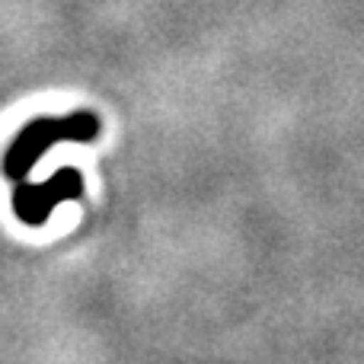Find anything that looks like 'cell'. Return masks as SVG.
Masks as SVG:
<instances>
[{
    "label": "cell",
    "mask_w": 364,
    "mask_h": 364,
    "mask_svg": "<svg viewBox=\"0 0 364 364\" xmlns=\"http://www.w3.org/2000/svg\"><path fill=\"white\" fill-rule=\"evenodd\" d=\"M96 132L93 115H74L68 122H36L23 132V138L16 141L13 154L6 157V173H26V166L32 160H38L58 138H90Z\"/></svg>",
    "instance_id": "6da1fadb"
},
{
    "label": "cell",
    "mask_w": 364,
    "mask_h": 364,
    "mask_svg": "<svg viewBox=\"0 0 364 364\" xmlns=\"http://www.w3.org/2000/svg\"><path fill=\"white\" fill-rule=\"evenodd\" d=\"M74 192H77V176H74V173H61V176H55L48 186L32 188V192H23V198H19V201L29 198L32 208H26V211H19V214H23L29 224H38V218H45V214H48V208L55 205L58 198H70Z\"/></svg>",
    "instance_id": "7a4b0ae2"
}]
</instances>
